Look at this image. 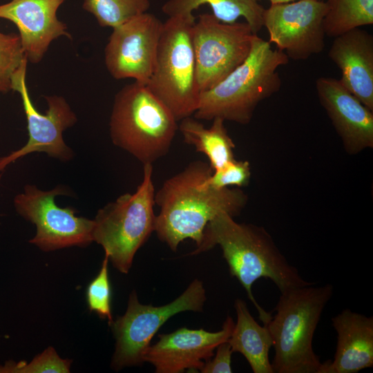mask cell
Listing matches in <instances>:
<instances>
[{"label": "cell", "instance_id": "cell-3", "mask_svg": "<svg viewBox=\"0 0 373 373\" xmlns=\"http://www.w3.org/2000/svg\"><path fill=\"white\" fill-rule=\"evenodd\" d=\"M288 62L285 52L272 49L269 41L254 35L245 60L216 86L200 93L194 117L249 123L260 102L280 89L278 69Z\"/></svg>", "mask_w": 373, "mask_h": 373}, {"label": "cell", "instance_id": "cell-7", "mask_svg": "<svg viewBox=\"0 0 373 373\" xmlns=\"http://www.w3.org/2000/svg\"><path fill=\"white\" fill-rule=\"evenodd\" d=\"M193 14L169 17L163 23L155 65L146 84L177 121L191 116L199 104L198 87L191 30Z\"/></svg>", "mask_w": 373, "mask_h": 373}, {"label": "cell", "instance_id": "cell-27", "mask_svg": "<svg viewBox=\"0 0 373 373\" xmlns=\"http://www.w3.org/2000/svg\"><path fill=\"white\" fill-rule=\"evenodd\" d=\"M251 177L250 164L248 161H229L221 168L215 170L201 184L204 187L222 189L230 185L242 187L248 185Z\"/></svg>", "mask_w": 373, "mask_h": 373}, {"label": "cell", "instance_id": "cell-25", "mask_svg": "<svg viewBox=\"0 0 373 373\" xmlns=\"http://www.w3.org/2000/svg\"><path fill=\"white\" fill-rule=\"evenodd\" d=\"M109 258L105 254L99 274L90 283L86 290V300L90 312H95L110 325L113 321L111 314V288L108 276Z\"/></svg>", "mask_w": 373, "mask_h": 373}, {"label": "cell", "instance_id": "cell-8", "mask_svg": "<svg viewBox=\"0 0 373 373\" xmlns=\"http://www.w3.org/2000/svg\"><path fill=\"white\" fill-rule=\"evenodd\" d=\"M206 299L204 284L198 279H194L174 300L159 307L140 303L133 290L125 314L109 325L116 340L112 367L119 370L142 364L145 351L163 324L180 312H202Z\"/></svg>", "mask_w": 373, "mask_h": 373}, {"label": "cell", "instance_id": "cell-11", "mask_svg": "<svg viewBox=\"0 0 373 373\" xmlns=\"http://www.w3.org/2000/svg\"><path fill=\"white\" fill-rule=\"evenodd\" d=\"M28 59L26 58L13 73L11 90L20 94L27 119V143L9 155L0 157V171L10 164L34 152H44L62 161L71 159L73 151L63 138V132L73 126L77 119L66 99L59 95H47L45 114L39 113L33 105L26 84Z\"/></svg>", "mask_w": 373, "mask_h": 373}, {"label": "cell", "instance_id": "cell-22", "mask_svg": "<svg viewBox=\"0 0 373 373\" xmlns=\"http://www.w3.org/2000/svg\"><path fill=\"white\" fill-rule=\"evenodd\" d=\"M325 3L323 26L328 37L373 24V0H327Z\"/></svg>", "mask_w": 373, "mask_h": 373}, {"label": "cell", "instance_id": "cell-31", "mask_svg": "<svg viewBox=\"0 0 373 373\" xmlns=\"http://www.w3.org/2000/svg\"><path fill=\"white\" fill-rule=\"evenodd\" d=\"M258 1H260V0H258Z\"/></svg>", "mask_w": 373, "mask_h": 373}, {"label": "cell", "instance_id": "cell-14", "mask_svg": "<svg viewBox=\"0 0 373 373\" xmlns=\"http://www.w3.org/2000/svg\"><path fill=\"white\" fill-rule=\"evenodd\" d=\"M234 324L228 316L218 332L181 327L160 334L159 340L145 351L143 361L154 366L156 373L200 371L204 363L213 357L216 347L228 340Z\"/></svg>", "mask_w": 373, "mask_h": 373}, {"label": "cell", "instance_id": "cell-20", "mask_svg": "<svg viewBox=\"0 0 373 373\" xmlns=\"http://www.w3.org/2000/svg\"><path fill=\"white\" fill-rule=\"evenodd\" d=\"M212 121L207 128L198 119L189 116L181 119L178 129L186 144L193 146L196 151L208 157L213 171L234 159L235 144L224 126L225 121L220 117Z\"/></svg>", "mask_w": 373, "mask_h": 373}, {"label": "cell", "instance_id": "cell-23", "mask_svg": "<svg viewBox=\"0 0 373 373\" xmlns=\"http://www.w3.org/2000/svg\"><path fill=\"white\" fill-rule=\"evenodd\" d=\"M149 0H84L83 9L92 14L102 27H117L145 13Z\"/></svg>", "mask_w": 373, "mask_h": 373}, {"label": "cell", "instance_id": "cell-16", "mask_svg": "<svg viewBox=\"0 0 373 373\" xmlns=\"http://www.w3.org/2000/svg\"><path fill=\"white\" fill-rule=\"evenodd\" d=\"M66 0H11L0 5V19L12 22L19 30L28 61L38 64L50 44L60 37L71 39L57 12Z\"/></svg>", "mask_w": 373, "mask_h": 373}, {"label": "cell", "instance_id": "cell-4", "mask_svg": "<svg viewBox=\"0 0 373 373\" xmlns=\"http://www.w3.org/2000/svg\"><path fill=\"white\" fill-rule=\"evenodd\" d=\"M315 284L280 293L267 325L274 356V373H318L322 363L312 347L315 330L334 293L332 284Z\"/></svg>", "mask_w": 373, "mask_h": 373}, {"label": "cell", "instance_id": "cell-26", "mask_svg": "<svg viewBox=\"0 0 373 373\" xmlns=\"http://www.w3.org/2000/svg\"><path fill=\"white\" fill-rule=\"evenodd\" d=\"M26 56L19 35L0 32V93L11 90V79Z\"/></svg>", "mask_w": 373, "mask_h": 373}, {"label": "cell", "instance_id": "cell-30", "mask_svg": "<svg viewBox=\"0 0 373 373\" xmlns=\"http://www.w3.org/2000/svg\"><path fill=\"white\" fill-rule=\"evenodd\" d=\"M1 177H2L1 175H0V182H1Z\"/></svg>", "mask_w": 373, "mask_h": 373}, {"label": "cell", "instance_id": "cell-10", "mask_svg": "<svg viewBox=\"0 0 373 373\" xmlns=\"http://www.w3.org/2000/svg\"><path fill=\"white\" fill-rule=\"evenodd\" d=\"M64 194L68 192L61 186L43 191L27 184L14 198L18 214L36 226V234L30 242L43 251L85 247L93 242L94 220L77 216L74 208L57 206L55 197Z\"/></svg>", "mask_w": 373, "mask_h": 373}, {"label": "cell", "instance_id": "cell-24", "mask_svg": "<svg viewBox=\"0 0 373 373\" xmlns=\"http://www.w3.org/2000/svg\"><path fill=\"white\" fill-rule=\"evenodd\" d=\"M71 362L60 358L55 349L49 347L29 363L6 361L3 365H0V373H68Z\"/></svg>", "mask_w": 373, "mask_h": 373}, {"label": "cell", "instance_id": "cell-17", "mask_svg": "<svg viewBox=\"0 0 373 373\" xmlns=\"http://www.w3.org/2000/svg\"><path fill=\"white\" fill-rule=\"evenodd\" d=\"M341 73L342 84L373 111V36L356 28L336 37L328 52Z\"/></svg>", "mask_w": 373, "mask_h": 373}, {"label": "cell", "instance_id": "cell-1", "mask_svg": "<svg viewBox=\"0 0 373 373\" xmlns=\"http://www.w3.org/2000/svg\"><path fill=\"white\" fill-rule=\"evenodd\" d=\"M216 245L222 249L230 275L245 288L264 325L269 323L272 316L253 295L251 287L258 279H270L280 293L315 284L303 278L262 227L238 223L228 213H220L206 225L200 244L190 255L207 251Z\"/></svg>", "mask_w": 373, "mask_h": 373}, {"label": "cell", "instance_id": "cell-21", "mask_svg": "<svg viewBox=\"0 0 373 373\" xmlns=\"http://www.w3.org/2000/svg\"><path fill=\"white\" fill-rule=\"evenodd\" d=\"M209 5L220 21L232 23L242 17L257 34L263 27L265 8L258 0H168L162 11L168 17L191 15L202 5Z\"/></svg>", "mask_w": 373, "mask_h": 373}, {"label": "cell", "instance_id": "cell-15", "mask_svg": "<svg viewBox=\"0 0 373 373\" xmlns=\"http://www.w3.org/2000/svg\"><path fill=\"white\" fill-rule=\"evenodd\" d=\"M316 89L346 152L355 155L372 148L373 111L334 77L318 78Z\"/></svg>", "mask_w": 373, "mask_h": 373}, {"label": "cell", "instance_id": "cell-9", "mask_svg": "<svg viewBox=\"0 0 373 373\" xmlns=\"http://www.w3.org/2000/svg\"><path fill=\"white\" fill-rule=\"evenodd\" d=\"M254 35L245 21L223 23L212 13L198 16L191 38L200 93L216 86L245 60Z\"/></svg>", "mask_w": 373, "mask_h": 373}, {"label": "cell", "instance_id": "cell-12", "mask_svg": "<svg viewBox=\"0 0 373 373\" xmlns=\"http://www.w3.org/2000/svg\"><path fill=\"white\" fill-rule=\"evenodd\" d=\"M326 11L323 0L271 4L263 14L269 42L294 60H305L321 52L325 47Z\"/></svg>", "mask_w": 373, "mask_h": 373}, {"label": "cell", "instance_id": "cell-2", "mask_svg": "<svg viewBox=\"0 0 373 373\" xmlns=\"http://www.w3.org/2000/svg\"><path fill=\"white\" fill-rule=\"evenodd\" d=\"M212 173L209 164L193 162L166 180L155 193V204L160 207L155 231L173 251L188 238L198 247L210 220L222 212L237 216L247 202V195L240 189L202 186V181Z\"/></svg>", "mask_w": 373, "mask_h": 373}, {"label": "cell", "instance_id": "cell-28", "mask_svg": "<svg viewBox=\"0 0 373 373\" xmlns=\"http://www.w3.org/2000/svg\"><path fill=\"white\" fill-rule=\"evenodd\" d=\"M233 353L227 341L220 343L216 347L214 357L204 363L200 372L202 373H231V356Z\"/></svg>", "mask_w": 373, "mask_h": 373}, {"label": "cell", "instance_id": "cell-5", "mask_svg": "<svg viewBox=\"0 0 373 373\" xmlns=\"http://www.w3.org/2000/svg\"><path fill=\"white\" fill-rule=\"evenodd\" d=\"M178 121L147 86L124 85L115 95L109 122L113 143L145 164L164 156L178 130Z\"/></svg>", "mask_w": 373, "mask_h": 373}, {"label": "cell", "instance_id": "cell-13", "mask_svg": "<svg viewBox=\"0 0 373 373\" xmlns=\"http://www.w3.org/2000/svg\"><path fill=\"white\" fill-rule=\"evenodd\" d=\"M163 23L146 12L113 28L104 48V62L113 78L147 84L155 68Z\"/></svg>", "mask_w": 373, "mask_h": 373}, {"label": "cell", "instance_id": "cell-18", "mask_svg": "<svg viewBox=\"0 0 373 373\" xmlns=\"http://www.w3.org/2000/svg\"><path fill=\"white\" fill-rule=\"evenodd\" d=\"M337 334L333 361L318 373H356L373 367V317L345 309L332 318Z\"/></svg>", "mask_w": 373, "mask_h": 373}, {"label": "cell", "instance_id": "cell-29", "mask_svg": "<svg viewBox=\"0 0 373 373\" xmlns=\"http://www.w3.org/2000/svg\"><path fill=\"white\" fill-rule=\"evenodd\" d=\"M299 1V0H269L271 4L289 3V2H293V1Z\"/></svg>", "mask_w": 373, "mask_h": 373}, {"label": "cell", "instance_id": "cell-19", "mask_svg": "<svg viewBox=\"0 0 373 373\" xmlns=\"http://www.w3.org/2000/svg\"><path fill=\"white\" fill-rule=\"evenodd\" d=\"M234 308L237 321L227 340L233 352L242 354L254 373H274L269 358L273 341L267 326L255 321L245 300L236 299Z\"/></svg>", "mask_w": 373, "mask_h": 373}, {"label": "cell", "instance_id": "cell-6", "mask_svg": "<svg viewBox=\"0 0 373 373\" xmlns=\"http://www.w3.org/2000/svg\"><path fill=\"white\" fill-rule=\"evenodd\" d=\"M152 164H144L143 179L133 193H125L98 210L93 242L102 245L113 267L130 270L137 251L155 231V189Z\"/></svg>", "mask_w": 373, "mask_h": 373}]
</instances>
